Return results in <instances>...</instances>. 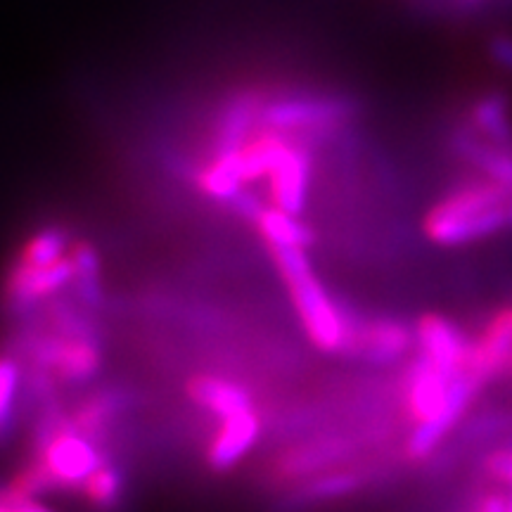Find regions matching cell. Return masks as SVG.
Segmentation results:
<instances>
[{"mask_svg":"<svg viewBox=\"0 0 512 512\" xmlns=\"http://www.w3.org/2000/svg\"><path fill=\"white\" fill-rule=\"evenodd\" d=\"M309 342L325 354H349L356 323L313 271L306 249H268Z\"/></svg>","mask_w":512,"mask_h":512,"instance_id":"obj_1","label":"cell"},{"mask_svg":"<svg viewBox=\"0 0 512 512\" xmlns=\"http://www.w3.org/2000/svg\"><path fill=\"white\" fill-rule=\"evenodd\" d=\"M510 190L489 178L472 181L448 192L427 211L422 230L434 245L463 247L470 242L491 238L510 228Z\"/></svg>","mask_w":512,"mask_h":512,"instance_id":"obj_2","label":"cell"},{"mask_svg":"<svg viewBox=\"0 0 512 512\" xmlns=\"http://www.w3.org/2000/svg\"><path fill=\"white\" fill-rule=\"evenodd\" d=\"M36 441L38 453L34 458L46 470L55 491L81 489L86 479L105 460H110L98 441L81 434L69 422V418H64L60 413H53L46 420H41Z\"/></svg>","mask_w":512,"mask_h":512,"instance_id":"obj_3","label":"cell"},{"mask_svg":"<svg viewBox=\"0 0 512 512\" xmlns=\"http://www.w3.org/2000/svg\"><path fill=\"white\" fill-rule=\"evenodd\" d=\"M31 356L34 363L67 384L93 380L102 368V351L93 332L53 330L31 342Z\"/></svg>","mask_w":512,"mask_h":512,"instance_id":"obj_4","label":"cell"},{"mask_svg":"<svg viewBox=\"0 0 512 512\" xmlns=\"http://www.w3.org/2000/svg\"><path fill=\"white\" fill-rule=\"evenodd\" d=\"M482 384L484 382L479 380L477 375H472L470 370H463V373L453 377L444 406H441L430 420L415 425V430L411 432V439H408L406 444L408 458L413 460L430 458L432 453L437 451L441 441H444L448 434H451L453 427L458 425L467 408H470V403L475 401V396L479 389H482Z\"/></svg>","mask_w":512,"mask_h":512,"instance_id":"obj_5","label":"cell"},{"mask_svg":"<svg viewBox=\"0 0 512 512\" xmlns=\"http://www.w3.org/2000/svg\"><path fill=\"white\" fill-rule=\"evenodd\" d=\"M74 283V264L72 256L55 261L48 266H27L17 264L10 268L5 278V304L15 311H27L31 306L53 299L57 292Z\"/></svg>","mask_w":512,"mask_h":512,"instance_id":"obj_6","label":"cell"},{"mask_svg":"<svg viewBox=\"0 0 512 512\" xmlns=\"http://www.w3.org/2000/svg\"><path fill=\"white\" fill-rule=\"evenodd\" d=\"M413 332L420 356L432 361L448 377H456L467 370L472 339H467L451 318L441 313H425L418 318Z\"/></svg>","mask_w":512,"mask_h":512,"instance_id":"obj_7","label":"cell"},{"mask_svg":"<svg viewBox=\"0 0 512 512\" xmlns=\"http://www.w3.org/2000/svg\"><path fill=\"white\" fill-rule=\"evenodd\" d=\"M413 339L415 332L408 330L401 320L389 316L370 318L356 323L349 354L373 366H389L408 354Z\"/></svg>","mask_w":512,"mask_h":512,"instance_id":"obj_8","label":"cell"},{"mask_svg":"<svg viewBox=\"0 0 512 512\" xmlns=\"http://www.w3.org/2000/svg\"><path fill=\"white\" fill-rule=\"evenodd\" d=\"M512 366V306L496 311L477 339H472L467 370L482 382L494 380Z\"/></svg>","mask_w":512,"mask_h":512,"instance_id":"obj_9","label":"cell"},{"mask_svg":"<svg viewBox=\"0 0 512 512\" xmlns=\"http://www.w3.org/2000/svg\"><path fill=\"white\" fill-rule=\"evenodd\" d=\"M219 422V430L207 448V463L214 472H226L233 470L256 446L261 434V415L252 406Z\"/></svg>","mask_w":512,"mask_h":512,"instance_id":"obj_10","label":"cell"},{"mask_svg":"<svg viewBox=\"0 0 512 512\" xmlns=\"http://www.w3.org/2000/svg\"><path fill=\"white\" fill-rule=\"evenodd\" d=\"M453 377L439 370L425 356L415 358L406 375V411L415 425L430 420L444 406Z\"/></svg>","mask_w":512,"mask_h":512,"instance_id":"obj_11","label":"cell"},{"mask_svg":"<svg viewBox=\"0 0 512 512\" xmlns=\"http://www.w3.org/2000/svg\"><path fill=\"white\" fill-rule=\"evenodd\" d=\"M188 396L195 406L216 415L219 420H226L230 415L254 406L252 394L242 384L211 373L192 375L188 380Z\"/></svg>","mask_w":512,"mask_h":512,"instance_id":"obj_12","label":"cell"},{"mask_svg":"<svg viewBox=\"0 0 512 512\" xmlns=\"http://www.w3.org/2000/svg\"><path fill=\"white\" fill-rule=\"evenodd\" d=\"M460 152L470 159L472 164L482 171L484 178L494 181L503 188L512 192V150L503 145H494L489 140H477V138H460L458 140Z\"/></svg>","mask_w":512,"mask_h":512,"instance_id":"obj_13","label":"cell"},{"mask_svg":"<svg viewBox=\"0 0 512 512\" xmlns=\"http://www.w3.org/2000/svg\"><path fill=\"white\" fill-rule=\"evenodd\" d=\"M121 411V399L114 392H100L91 399L81 401L79 408L69 415V422L86 437L105 444L114 415Z\"/></svg>","mask_w":512,"mask_h":512,"instance_id":"obj_14","label":"cell"},{"mask_svg":"<svg viewBox=\"0 0 512 512\" xmlns=\"http://www.w3.org/2000/svg\"><path fill=\"white\" fill-rule=\"evenodd\" d=\"M83 498L98 512H112L119 508L121 498L126 494V477L124 470L119 465H114L112 460H105L91 477L86 479V484L81 486Z\"/></svg>","mask_w":512,"mask_h":512,"instance_id":"obj_15","label":"cell"},{"mask_svg":"<svg viewBox=\"0 0 512 512\" xmlns=\"http://www.w3.org/2000/svg\"><path fill=\"white\" fill-rule=\"evenodd\" d=\"M472 124L482 136L494 145H512V124L508 114V102L501 95L482 98L472 110Z\"/></svg>","mask_w":512,"mask_h":512,"instance_id":"obj_16","label":"cell"},{"mask_svg":"<svg viewBox=\"0 0 512 512\" xmlns=\"http://www.w3.org/2000/svg\"><path fill=\"white\" fill-rule=\"evenodd\" d=\"M22 389V363L12 354H0V444L12 434Z\"/></svg>","mask_w":512,"mask_h":512,"instance_id":"obj_17","label":"cell"},{"mask_svg":"<svg viewBox=\"0 0 512 512\" xmlns=\"http://www.w3.org/2000/svg\"><path fill=\"white\" fill-rule=\"evenodd\" d=\"M74 264V285L79 290L81 302L86 306L100 304V261L98 252L88 242H72L69 249Z\"/></svg>","mask_w":512,"mask_h":512,"instance_id":"obj_18","label":"cell"},{"mask_svg":"<svg viewBox=\"0 0 512 512\" xmlns=\"http://www.w3.org/2000/svg\"><path fill=\"white\" fill-rule=\"evenodd\" d=\"M69 249H72V242H69L64 230L46 228L41 230V233L31 235V238L24 242L17 261L27 266H48L64 259V256L69 254Z\"/></svg>","mask_w":512,"mask_h":512,"instance_id":"obj_19","label":"cell"},{"mask_svg":"<svg viewBox=\"0 0 512 512\" xmlns=\"http://www.w3.org/2000/svg\"><path fill=\"white\" fill-rule=\"evenodd\" d=\"M361 479L351 472H342V475H325L313 479L311 484L304 486L302 498L311 503H320V501H332V498H342L351 494V491L358 489Z\"/></svg>","mask_w":512,"mask_h":512,"instance_id":"obj_20","label":"cell"},{"mask_svg":"<svg viewBox=\"0 0 512 512\" xmlns=\"http://www.w3.org/2000/svg\"><path fill=\"white\" fill-rule=\"evenodd\" d=\"M486 472L512 489V446L498 448L486 458Z\"/></svg>","mask_w":512,"mask_h":512,"instance_id":"obj_21","label":"cell"},{"mask_svg":"<svg viewBox=\"0 0 512 512\" xmlns=\"http://www.w3.org/2000/svg\"><path fill=\"white\" fill-rule=\"evenodd\" d=\"M491 53H494V60L498 64L512 69V38H496L494 46H491Z\"/></svg>","mask_w":512,"mask_h":512,"instance_id":"obj_22","label":"cell"},{"mask_svg":"<svg viewBox=\"0 0 512 512\" xmlns=\"http://www.w3.org/2000/svg\"><path fill=\"white\" fill-rule=\"evenodd\" d=\"M479 512H508V496L489 494L479 505Z\"/></svg>","mask_w":512,"mask_h":512,"instance_id":"obj_23","label":"cell"},{"mask_svg":"<svg viewBox=\"0 0 512 512\" xmlns=\"http://www.w3.org/2000/svg\"><path fill=\"white\" fill-rule=\"evenodd\" d=\"M5 494H8V491H5ZM12 501H15V512H53L38 501H19V498H12Z\"/></svg>","mask_w":512,"mask_h":512,"instance_id":"obj_24","label":"cell"},{"mask_svg":"<svg viewBox=\"0 0 512 512\" xmlns=\"http://www.w3.org/2000/svg\"><path fill=\"white\" fill-rule=\"evenodd\" d=\"M0 512H15V501L5 494V489L0 491Z\"/></svg>","mask_w":512,"mask_h":512,"instance_id":"obj_25","label":"cell"},{"mask_svg":"<svg viewBox=\"0 0 512 512\" xmlns=\"http://www.w3.org/2000/svg\"><path fill=\"white\" fill-rule=\"evenodd\" d=\"M508 223H510V228H512V192H510V202H508Z\"/></svg>","mask_w":512,"mask_h":512,"instance_id":"obj_26","label":"cell"},{"mask_svg":"<svg viewBox=\"0 0 512 512\" xmlns=\"http://www.w3.org/2000/svg\"><path fill=\"white\" fill-rule=\"evenodd\" d=\"M508 512H512V494L508 496Z\"/></svg>","mask_w":512,"mask_h":512,"instance_id":"obj_27","label":"cell"}]
</instances>
